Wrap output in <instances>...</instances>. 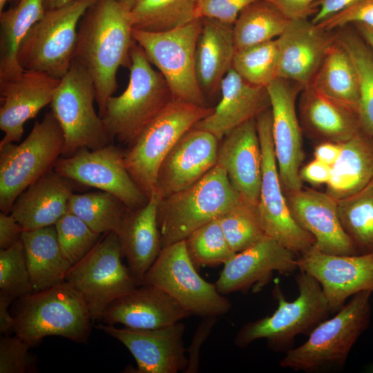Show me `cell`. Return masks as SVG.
<instances>
[{
    "label": "cell",
    "mask_w": 373,
    "mask_h": 373,
    "mask_svg": "<svg viewBox=\"0 0 373 373\" xmlns=\"http://www.w3.org/2000/svg\"><path fill=\"white\" fill-rule=\"evenodd\" d=\"M132 30L129 12L117 0H96L80 19L73 61L93 79L100 117L117 90V70L130 66Z\"/></svg>",
    "instance_id": "obj_1"
},
{
    "label": "cell",
    "mask_w": 373,
    "mask_h": 373,
    "mask_svg": "<svg viewBox=\"0 0 373 373\" xmlns=\"http://www.w3.org/2000/svg\"><path fill=\"white\" fill-rule=\"evenodd\" d=\"M13 331L31 347L49 336L86 343L93 321L82 296L64 280L18 298Z\"/></svg>",
    "instance_id": "obj_2"
},
{
    "label": "cell",
    "mask_w": 373,
    "mask_h": 373,
    "mask_svg": "<svg viewBox=\"0 0 373 373\" xmlns=\"http://www.w3.org/2000/svg\"><path fill=\"white\" fill-rule=\"evenodd\" d=\"M126 88L107 101L102 119L111 139L128 146L173 99L163 75L155 70L135 41L131 51Z\"/></svg>",
    "instance_id": "obj_3"
},
{
    "label": "cell",
    "mask_w": 373,
    "mask_h": 373,
    "mask_svg": "<svg viewBox=\"0 0 373 373\" xmlns=\"http://www.w3.org/2000/svg\"><path fill=\"white\" fill-rule=\"evenodd\" d=\"M298 271L296 299L287 300L280 287L275 285L273 295L278 301L276 309L271 315L244 325L234 338L237 347L245 348L256 340L265 339L270 349L287 352L296 336L309 334L327 318L331 312L319 283L310 274Z\"/></svg>",
    "instance_id": "obj_4"
},
{
    "label": "cell",
    "mask_w": 373,
    "mask_h": 373,
    "mask_svg": "<svg viewBox=\"0 0 373 373\" xmlns=\"http://www.w3.org/2000/svg\"><path fill=\"white\" fill-rule=\"evenodd\" d=\"M372 293L365 291L352 296L334 316L319 323L306 341L287 350L280 366L305 372L343 366L353 346L369 327Z\"/></svg>",
    "instance_id": "obj_5"
},
{
    "label": "cell",
    "mask_w": 373,
    "mask_h": 373,
    "mask_svg": "<svg viewBox=\"0 0 373 373\" xmlns=\"http://www.w3.org/2000/svg\"><path fill=\"white\" fill-rule=\"evenodd\" d=\"M241 200L226 172L216 165L191 186L161 199L157 221L162 248L184 240Z\"/></svg>",
    "instance_id": "obj_6"
},
{
    "label": "cell",
    "mask_w": 373,
    "mask_h": 373,
    "mask_svg": "<svg viewBox=\"0 0 373 373\" xmlns=\"http://www.w3.org/2000/svg\"><path fill=\"white\" fill-rule=\"evenodd\" d=\"M64 138L52 111L37 121L20 144L0 146V209L10 213L19 195L52 170L62 155Z\"/></svg>",
    "instance_id": "obj_7"
},
{
    "label": "cell",
    "mask_w": 373,
    "mask_h": 373,
    "mask_svg": "<svg viewBox=\"0 0 373 373\" xmlns=\"http://www.w3.org/2000/svg\"><path fill=\"white\" fill-rule=\"evenodd\" d=\"M213 110L173 99L125 151L124 165L147 198L155 190L164 157L182 135Z\"/></svg>",
    "instance_id": "obj_8"
},
{
    "label": "cell",
    "mask_w": 373,
    "mask_h": 373,
    "mask_svg": "<svg viewBox=\"0 0 373 373\" xmlns=\"http://www.w3.org/2000/svg\"><path fill=\"white\" fill-rule=\"evenodd\" d=\"M96 0H75L46 10L20 45L18 61L23 70L61 79L74 59L81 18Z\"/></svg>",
    "instance_id": "obj_9"
},
{
    "label": "cell",
    "mask_w": 373,
    "mask_h": 373,
    "mask_svg": "<svg viewBox=\"0 0 373 373\" xmlns=\"http://www.w3.org/2000/svg\"><path fill=\"white\" fill-rule=\"evenodd\" d=\"M202 19L166 31L133 28L134 41L165 79L173 99L205 106L195 73V50Z\"/></svg>",
    "instance_id": "obj_10"
},
{
    "label": "cell",
    "mask_w": 373,
    "mask_h": 373,
    "mask_svg": "<svg viewBox=\"0 0 373 373\" xmlns=\"http://www.w3.org/2000/svg\"><path fill=\"white\" fill-rule=\"evenodd\" d=\"M95 98L90 75L73 61L68 71L60 79L50 103L51 111L64 134V157L83 148H101L112 141L102 117L95 110Z\"/></svg>",
    "instance_id": "obj_11"
},
{
    "label": "cell",
    "mask_w": 373,
    "mask_h": 373,
    "mask_svg": "<svg viewBox=\"0 0 373 373\" xmlns=\"http://www.w3.org/2000/svg\"><path fill=\"white\" fill-rule=\"evenodd\" d=\"M123 257L117 233L107 232L66 275L65 280L84 298L93 321L99 320L113 302L138 286Z\"/></svg>",
    "instance_id": "obj_12"
},
{
    "label": "cell",
    "mask_w": 373,
    "mask_h": 373,
    "mask_svg": "<svg viewBox=\"0 0 373 373\" xmlns=\"http://www.w3.org/2000/svg\"><path fill=\"white\" fill-rule=\"evenodd\" d=\"M141 285L161 289L191 316L218 317L226 314L231 308L230 300L218 291L215 283H209L199 275L184 240L162 248Z\"/></svg>",
    "instance_id": "obj_13"
},
{
    "label": "cell",
    "mask_w": 373,
    "mask_h": 373,
    "mask_svg": "<svg viewBox=\"0 0 373 373\" xmlns=\"http://www.w3.org/2000/svg\"><path fill=\"white\" fill-rule=\"evenodd\" d=\"M256 120L262 153V179L257 204L260 221L266 236L298 257L314 247L315 239L294 220L283 190L274 148L270 108Z\"/></svg>",
    "instance_id": "obj_14"
},
{
    "label": "cell",
    "mask_w": 373,
    "mask_h": 373,
    "mask_svg": "<svg viewBox=\"0 0 373 373\" xmlns=\"http://www.w3.org/2000/svg\"><path fill=\"white\" fill-rule=\"evenodd\" d=\"M124 154L111 143L96 149L83 148L59 157L53 169L74 182L113 194L128 209H136L148 198L126 168Z\"/></svg>",
    "instance_id": "obj_15"
},
{
    "label": "cell",
    "mask_w": 373,
    "mask_h": 373,
    "mask_svg": "<svg viewBox=\"0 0 373 373\" xmlns=\"http://www.w3.org/2000/svg\"><path fill=\"white\" fill-rule=\"evenodd\" d=\"M303 88L298 83L280 77L267 86L270 99L274 152L285 195L303 189L299 171L305 153L303 129L296 112V101Z\"/></svg>",
    "instance_id": "obj_16"
},
{
    "label": "cell",
    "mask_w": 373,
    "mask_h": 373,
    "mask_svg": "<svg viewBox=\"0 0 373 373\" xmlns=\"http://www.w3.org/2000/svg\"><path fill=\"white\" fill-rule=\"evenodd\" d=\"M297 265L319 283L332 313L354 294L373 292L372 254H328L313 247L298 257Z\"/></svg>",
    "instance_id": "obj_17"
},
{
    "label": "cell",
    "mask_w": 373,
    "mask_h": 373,
    "mask_svg": "<svg viewBox=\"0 0 373 373\" xmlns=\"http://www.w3.org/2000/svg\"><path fill=\"white\" fill-rule=\"evenodd\" d=\"M96 327L121 342L137 363L136 373L184 372L188 365L181 321L156 329L117 327L100 324Z\"/></svg>",
    "instance_id": "obj_18"
},
{
    "label": "cell",
    "mask_w": 373,
    "mask_h": 373,
    "mask_svg": "<svg viewBox=\"0 0 373 373\" xmlns=\"http://www.w3.org/2000/svg\"><path fill=\"white\" fill-rule=\"evenodd\" d=\"M297 258L293 252L265 236L226 262L215 285L224 296L246 292L254 285H264L274 271L288 274L298 270Z\"/></svg>",
    "instance_id": "obj_19"
},
{
    "label": "cell",
    "mask_w": 373,
    "mask_h": 373,
    "mask_svg": "<svg viewBox=\"0 0 373 373\" xmlns=\"http://www.w3.org/2000/svg\"><path fill=\"white\" fill-rule=\"evenodd\" d=\"M336 39V30H325L308 19L289 20L277 38V77L295 82L303 87L310 84Z\"/></svg>",
    "instance_id": "obj_20"
},
{
    "label": "cell",
    "mask_w": 373,
    "mask_h": 373,
    "mask_svg": "<svg viewBox=\"0 0 373 373\" xmlns=\"http://www.w3.org/2000/svg\"><path fill=\"white\" fill-rule=\"evenodd\" d=\"M219 140L192 128L176 142L159 168L155 189L162 198L183 190L217 165Z\"/></svg>",
    "instance_id": "obj_21"
},
{
    "label": "cell",
    "mask_w": 373,
    "mask_h": 373,
    "mask_svg": "<svg viewBox=\"0 0 373 373\" xmlns=\"http://www.w3.org/2000/svg\"><path fill=\"white\" fill-rule=\"evenodd\" d=\"M60 79L39 71L23 70L16 78L0 82V146L21 139L25 123L50 104Z\"/></svg>",
    "instance_id": "obj_22"
},
{
    "label": "cell",
    "mask_w": 373,
    "mask_h": 373,
    "mask_svg": "<svg viewBox=\"0 0 373 373\" xmlns=\"http://www.w3.org/2000/svg\"><path fill=\"white\" fill-rule=\"evenodd\" d=\"M285 196L294 220L314 238V248L328 254H358L343 228L336 199L309 188Z\"/></svg>",
    "instance_id": "obj_23"
},
{
    "label": "cell",
    "mask_w": 373,
    "mask_h": 373,
    "mask_svg": "<svg viewBox=\"0 0 373 373\" xmlns=\"http://www.w3.org/2000/svg\"><path fill=\"white\" fill-rule=\"evenodd\" d=\"M256 119L224 136L217 160L241 200L254 204L258 202L262 179V153Z\"/></svg>",
    "instance_id": "obj_24"
},
{
    "label": "cell",
    "mask_w": 373,
    "mask_h": 373,
    "mask_svg": "<svg viewBox=\"0 0 373 373\" xmlns=\"http://www.w3.org/2000/svg\"><path fill=\"white\" fill-rule=\"evenodd\" d=\"M191 316L161 289L140 285L113 302L99 319L108 325H122L133 329L166 327Z\"/></svg>",
    "instance_id": "obj_25"
},
{
    "label": "cell",
    "mask_w": 373,
    "mask_h": 373,
    "mask_svg": "<svg viewBox=\"0 0 373 373\" xmlns=\"http://www.w3.org/2000/svg\"><path fill=\"white\" fill-rule=\"evenodd\" d=\"M220 89V102L211 113L193 127L210 132L219 140L232 129L256 119L270 108L267 87L249 83L233 68L222 79Z\"/></svg>",
    "instance_id": "obj_26"
},
{
    "label": "cell",
    "mask_w": 373,
    "mask_h": 373,
    "mask_svg": "<svg viewBox=\"0 0 373 373\" xmlns=\"http://www.w3.org/2000/svg\"><path fill=\"white\" fill-rule=\"evenodd\" d=\"M161 195L155 189L146 202L136 209H127L117 235L128 267L141 285L143 278L162 250L157 210Z\"/></svg>",
    "instance_id": "obj_27"
},
{
    "label": "cell",
    "mask_w": 373,
    "mask_h": 373,
    "mask_svg": "<svg viewBox=\"0 0 373 373\" xmlns=\"http://www.w3.org/2000/svg\"><path fill=\"white\" fill-rule=\"evenodd\" d=\"M73 182L52 169L19 195L10 213L23 231L55 225L69 211Z\"/></svg>",
    "instance_id": "obj_28"
},
{
    "label": "cell",
    "mask_w": 373,
    "mask_h": 373,
    "mask_svg": "<svg viewBox=\"0 0 373 373\" xmlns=\"http://www.w3.org/2000/svg\"><path fill=\"white\" fill-rule=\"evenodd\" d=\"M298 104L303 131L321 142L341 144L363 130L356 111L325 96L312 84L303 87Z\"/></svg>",
    "instance_id": "obj_29"
},
{
    "label": "cell",
    "mask_w": 373,
    "mask_h": 373,
    "mask_svg": "<svg viewBox=\"0 0 373 373\" xmlns=\"http://www.w3.org/2000/svg\"><path fill=\"white\" fill-rule=\"evenodd\" d=\"M202 27L195 50V73L204 94H214L232 68L236 46L233 25L202 19Z\"/></svg>",
    "instance_id": "obj_30"
},
{
    "label": "cell",
    "mask_w": 373,
    "mask_h": 373,
    "mask_svg": "<svg viewBox=\"0 0 373 373\" xmlns=\"http://www.w3.org/2000/svg\"><path fill=\"white\" fill-rule=\"evenodd\" d=\"M21 240L32 292L65 280L71 265L61 252L55 225L23 231Z\"/></svg>",
    "instance_id": "obj_31"
},
{
    "label": "cell",
    "mask_w": 373,
    "mask_h": 373,
    "mask_svg": "<svg viewBox=\"0 0 373 373\" xmlns=\"http://www.w3.org/2000/svg\"><path fill=\"white\" fill-rule=\"evenodd\" d=\"M373 179V137L361 130L341 143L340 155L331 167L326 193L336 200L356 193Z\"/></svg>",
    "instance_id": "obj_32"
},
{
    "label": "cell",
    "mask_w": 373,
    "mask_h": 373,
    "mask_svg": "<svg viewBox=\"0 0 373 373\" xmlns=\"http://www.w3.org/2000/svg\"><path fill=\"white\" fill-rule=\"evenodd\" d=\"M45 12L44 0H19L15 7L0 12V82L23 72L17 57L20 45Z\"/></svg>",
    "instance_id": "obj_33"
},
{
    "label": "cell",
    "mask_w": 373,
    "mask_h": 373,
    "mask_svg": "<svg viewBox=\"0 0 373 373\" xmlns=\"http://www.w3.org/2000/svg\"><path fill=\"white\" fill-rule=\"evenodd\" d=\"M310 84L325 96L358 113L356 70L350 55L337 39L327 50Z\"/></svg>",
    "instance_id": "obj_34"
},
{
    "label": "cell",
    "mask_w": 373,
    "mask_h": 373,
    "mask_svg": "<svg viewBox=\"0 0 373 373\" xmlns=\"http://www.w3.org/2000/svg\"><path fill=\"white\" fill-rule=\"evenodd\" d=\"M289 19L267 0L245 7L233 25L236 50L278 38Z\"/></svg>",
    "instance_id": "obj_35"
},
{
    "label": "cell",
    "mask_w": 373,
    "mask_h": 373,
    "mask_svg": "<svg viewBox=\"0 0 373 373\" xmlns=\"http://www.w3.org/2000/svg\"><path fill=\"white\" fill-rule=\"evenodd\" d=\"M336 39L350 55L356 70L362 129L373 137V50L352 25L336 30Z\"/></svg>",
    "instance_id": "obj_36"
},
{
    "label": "cell",
    "mask_w": 373,
    "mask_h": 373,
    "mask_svg": "<svg viewBox=\"0 0 373 373\" xmlns=\"http://www.w3.org/2000/svg\"><path fill=\"white\" fill-rule=\"evenodd\" d=\"M198 0H142L131 12L134 29L166 31L184 26L196 17Z\"/></svg>",
    "instance_id": "obj_37"
},
{
    "label": "cell",
    "mask_w": 373,
    "mask_h": 373,
    "mask_svg": "<svg viewBox=\"0 0 373 373\" xmlns=\"http://www.w3.org/2000/svg\"><path fill=\"white\" fill-rule=\"evenodd\" d=\"M337 204L343 228L358 254H373V179Z\"/></svg>",
    "instance_id": "obj_38"
},
{
    "label": "cell",
    "mask_w": 373,
    "mask_h": 373,
    "mask_svg": "<svg viewBox=\"0 0 373 373\" xmlns=\"http://www.w3.org/2000/svg\"><path fill=\"white\" fill-rule=\"evenodd\" d=\"M127 209L115 195L101 190L73 193L68 202L69 211L101 235L117 232Z\"/></svg>",
    "instance_id": "obj_39"
},
{
    "label": "cell",
    "mask_w": 373,
    "mask_h": 373,
    "mask_svg": "<svg viewBox=\"0 0 373 373\" xmlns=\"http://www.w3.org/2000/svg\"><path fill=\"white\" fill-rule=\"evenodd\" d=\"M278 58L276 38L236 50L232 68L249 83L267 87L277 78Z\"/></svg>",
    "instance_id": "obj_40"
},
{
    "label": "cell",
    "mask_w": 373,
    "mask_h": 373,
    "mask_svg": "<svg viewBox=\"0 0 373 373\" xmlns=\"http://www.w3.org/2000/svg\"><path fill=\"white\" fill-rule=\"evenodd\" d=\"M184 243L196 268L224 265L236 254L226 240L218 218L195 230Z\"/></svg>",
    "instance_id": "obj_41"
},
{
    "label": "cell",
    "mask_w": 373,
    "mask_h": 373,
    "mask_svg": "<svg viewBox=\"0 0 373 373\" xmlns=\"http://www.w3.org/2000/svg\"><path fill=\"white\" fill-rule=\"evenodd\" d=\"M218 219L227 242L236 253L249 248L266 236L257 204L241 200Z\"/></svg>",
    "instance_id": "obj_42"
},
{
    "label": "cell",
    "mask_w": 373,
    "mask_h": 373,
    "mask_svg": "<svg viewBox=\"0 0 373 373\" xmlns=\"http://www.w3.org/2000/svg\"><path fill=\"white\" fill-rule=\"evenodd\" d=\"M55 226L61 252L71 266L84 258L102 237L70 211Z\"/></svg>",
    "instance_id": "obj_43"
},
{
    "label": "cell",
    "mask_w": 373,
    "mask_h": 373,
    "mask_svg": "<svg viewBox=\"0 0 373 373\" xmlns=\"http://www.w3.org/2000/svg\"><path fill=\"white\" fill-rule=\"evenodd\" d=\"M32 292L22 240L0 249V294L14 300Z\"/></svg>",
    "instance_id": "obj_44"
},
{
    "label": "cell",
    "mask_w": 373,
    "mask_h": 373,
    "mask_svg": "<svg viewBox=\"0 0 373 373\" xmlns=\"http://www.w3.org/2000/svg\"><path fill=\"white\" fill-rule=\"evenodd\" d=\"M31 346L15 334L0 339V373H27L37 371L36 359L29 352Z\"/></svg>",
    "instance_id": "obj_45"
},
{
    "label": "cell",
    "mask_w": 373,
    "mask_h": 373,
    "mask_svg": "<svg viewBox=\"0 0 373 373\" xmlns=\"http://www.w3.org/2000/svg\"><path fill=\"white\" fill-rule=\"evenodd\" d=\"M354 23L373 27V0H356L317 25L327 30H336Z\"/></svg>",
    "instance_id": "obj_46"
},
{
    "label": "cell",
    "mask_w": 373,
    "mask_h": 373,
    "mask_svg": "<svg viewBox=\"0 0 373 373\" xmlns=\"http://www.w3.org/2000/svg\"><path fill=\"white\" fill-rule=\"evenodd\" d=\"M256 0H198L196 17L233 25L240 12Z\"/></svg>",
    "instance_id": "obj_47"
},
{
    "label": "cell",
    "mask_w": 373,
    "mask_h": 373,
    "mask_svg": "<svg viewBox=\"0 0 373 373\" xmlns=\"http://www.w3.org/2000/svg\"><path fill=\"white\" fill-rule=\"evenodd\" d=\"M204 320L198 325L191 341L186 348L188 365L184 373H196L199 372L200 350L209 336L216 321V316L204 317Z\"/></svg>",
    "instance_id": "obj_48"
},
{
    "label": "cell",
    "mask_w": 373,
    "mask_h": 373,
    "mask_svg": "<svg viewBox=\"0 0 373 373\" xmlns=\"http://www.w3.org/2000/svg\"><path fill=\"white\" fill-rule=\"evenodd\" d=\"M277 8L287 19H306L318 12V0H267Z\"/></svg>",
    "instance_id": "obj_49"
},
{
    "label": "cell",
    "mask_w": 373,
    "mask_h": 373,
    "mask_svg": "<svg viewBox=\"0 0 373 373\" xmlns=\"http://www.w3.org/2000/svg\"><path fill=\"white\" fill-rule=\"evenodd\" d=\"M23 229L10 213H0V249H8L21 240Z\"/></svg>",
    "instance_id": "obj_50"
},
{
    "label": "cell",
    "mask_w": 373,
    "mask_h": 373,
    "mask_svg": "<svg viewBox=\"0 0 373 373\" xmlns=\"http://www.w3.org/2000/svg\"><path fill=\"white\" fill-rule=\"evenodd\" d=\"M299 176L302 182L312 185L327 184L331 177V166L314 159L300 168Z\"/></svg>",
    "instance_id": "obj_51"
},
{
    "label": "cell",
    "mask_w": 373,
    "mask_h": 373,
    "mask_svg": "<svg viewBox=\"0 0 373 373\" xmlns=\"http://www.w3.org/2000/svg\"><path fill=\"white\" fill-rule=\"evenodd\" d=\"M356 0H318L315 7L318 12L311 20L314 23H318L321 21L341 10Z\"/></svg>",
    "instance_id": "obj_52"
},
{
    "label": "cell",
    "mask_w": 373,
    "mask_h": 373,
    "mask_svg": "<svg viewBox=\"0 0 373 373\" xmlns=\"http://www.w3.org/2000/svg\"><path fill=\"white\" fill-rule=\"evenodd\" d=\"M341 151V144L323 142L319 143L314 149V156L316 159L331 167L337 160Z\"/></svg>",
    "instance_id": "obj_53"
},
{
    "label": "cell",
    "mask_w": 373,
    "mask_h": 373,
    "mask_svg": "<svg viewBox=\"0 0 373 373\" xmlns=\"http://www.w3.org/2000/svg\"><path fill=\"white\" fill-rule=\"evenodd\" d=\"M13 300L0 294V332L6 334L13 331L14 318L9 312L8 307Z\"/></svg>",
    "instance_id": "obj_54"
},
{
    "label": "cell",
    "mask_w": 373,
    "mask_h": 373,
    "mask_svg": "<svg viewBox=\"0 0 373 373\" xmlns=\"http://www.w3.org/2000/svg\"><path fill=\"white\" fill-rule=\"evenodd\" d=\"M352 25L373 50V27L362 23Z\"/></svg>",
    "instance_id": "obj_55"
},
{
    "label": "cell",
    "mask_w": 373,
    "mask_h": 373,
    "mask_svg": "<svg viewBox=\"0 0 373 373\" xmlns=\"http://www.w3.org/2000/svg\"><path fill=\"white\" fill-rule=\"evenodd\" d=\"M75 0H44L46 11L65 6Z\"/></svg>",
    "instance_id": "obj_56"
},
{
    "label": "cell",
    "mask_w": 373,
    "mask_h": 373,
    "mask_svg": "<svg viewBox=\"0 0 373 373\" xmlns=\"http://www.w3.org/2000/svg\"><path fill=\"white\" fill-rule=\"evenodd\" d=\"M142 0H117L128 12H131Z\"/></svg>",
    "instance_id": "obj_57"
},
{
    "label": "cell",
    "mask_w": 373,
    "mask_h": 373,
    "mask_svg": "<svg viewBox=\"0 0 373 373\" xmlns=\"http://www.w3.org/2000/svg\"><path fill=\"white\" fill-rule=\"evenodd\" d=\"M9 1L10 0H0V12L4 10V7Z\"/></svg>",
    "instance_id": "obj_58"
}]
</instances>
